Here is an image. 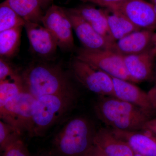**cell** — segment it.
<instances>
[{
  "mask_svg": "<svg viewBox=\"0 0 156 156\" xmlns=\"http://www.w3.org/2000/svg\"><path fill=\"white\" fill-rule=\"evenodd\" d=\"M21 77L24 89L35 98L47 95H76L67 75L57 66L34 64Z\"/></svg>",
  "mask_w": 156,
  "mask_h": 156,
  "instance_id": "1",
  "label": "cell"
},
{
  "mask_svg": "<svg viewBox=\"0 0 156 156\" xmlns=\"http://www.w3.org/2000/svg\"><path fill=\"white\" fill-rule=\"evenodd\" d=\"M96 114L112 129L124 131L142 130L151 116L142 109L114 97H101L95 105Z\"/></svg>",
  "mask_w": 156,
  "mask_h": 156,
  "instance_id": "2",
  "label": "cell"
},
{
  "mask_svg": "<svg viewBox=\"0 0 156 156\" xmlns=\"http://www.w3.org/2000/svg\"><path fill=\"white\" fill-rule=\"evenodd\" d=\"M96 132L86 118L71 119L54 137L52 152L56 156H84L94 146Z\"/></svg>",
  "mask_w": 156,
  "mask_h": 156,
  "instance_id": "3",
  "label": "cell"
},
{
  "mask_svg": "<svg viewBox=\"0 0 156 156\" xmlns=\"http://www.w3.org/2000/svg\"><path fill=\"white\" fill-rule=\"evenodd\" d=\"M76 95H47L36 98L30 135L41 136L72 107Z\"/></svg>",
  "mask_w": 156,
  "mask_h": 156,
  "instance_id": "4",
  "label": "cell"
},
{
  "mask_svg": "<svg viewBox=\"0 0 156 156\" xmlns=\"http://www.w3.org/2000/svg\"><path fill=\"white\" fill-rule=\"evenodd\" d=\"M36 98L24 89L0 108L2 121L15 128L20 134L27 131L30 135L32 128L33 109Z\"/></svg>",
  "mask_w": 156,
  "mask_h": 156,
  "instance_id": "5",
  "label": "cell"
},
{
  "mask_svg": "<svg viewBox=\"0 0 156 156\" xmlns=\"http://www.w3.org/2000/svg\"><path fill=\"white\" fill-rule=\"evenodd\" d=\"M76 58L102 71L112 77L133 83L126 69L124 56L114 50L80 48L77 52Z\"/></svg>",
  "mask_w": 156,
  "mask_h": 156,
  "instance_id": "6",
  "label": "cell"
},
{
  "mask_svg": "<svg viewBox=\"0 0 156 156\" xmlns=\"http://www.w3.org/2000/svg\"><path fill=\"white\" fill-rule=\"evenodd\" d=\"M101 7L122 14L140 29L151 30L156 27V14L153 5L144 0H123L105 3Z\"/></svg>",
  "mask_w": 156,
  "mask_h": 156,
  "instance_id": "7",
  "label": "cell"
},
{
  "mask_svg": "<svg viewBox=\"0 0 156 156\" xmlns=\"http://www.w3.org/2000/svg\"><path fill=\"white\" fill-rule=\"evenodd\" d=\"M71 69L76 80L91 92L101 97H114L112 79L106 73L76 58Z\"/></svg>",
  "mask_w": 156,
  "mask_h": 156,
  "instance_id": "8",
  "label": "cell"
},
{
  "mask_svg": "<svg viewBox=\"0 0 156 156\" xmlns=\"http://www.w3.org/2000/svg\"><path fill=\"white\" fill-rule=\"evenodd\" d=\"M41 22L54 37L58 48L66 51L74 48L73 30L66 9L51 5L44 14Z\"/></svg>",
  "mask_w": 156,
  "mask_h": 156,
  "instance_id": "9",
  "label": "cell"
},
{
  "mask_svg": "<svg viewBox=\"0 0 156 156\" xmlns=\"http://www.w3.org/2000/svg\"><path fill=\"white\" fill-rule=\"evenodd\" d=\"M73 30L83 48L89 50H112L115 51V42L98 33L83 18L71 9H66Z\"/></svg>",
  "mask_w": 156,
  "mask_h": 156,
  "instance_id": "10",
  "label": "cell"
},
{
  "mask_svg": "<svg viewBox=\"0 0 156 156\" xmlns=\"http://www.w3.org/2000/svg\"><path fill=\"white\" fill-rule=\"evenodd\" d=\"M112 77L114 97L142 109L151 117L154 115L147 92L143 91L130 81Z\"/></svg>",
  "mask_w": 156,
  "mask_h": 156,
  "instance_id": "11",
  "label": "cell"
},
{
  "mask_svg": "<svg viewBox=\"0 0 156 156\" xmlns=\"http://www.w3.org/2000/svg\"><path fill=\"white\" fill-rule=\"evenodd\" d=\"M31 48L38 55L48 57L56 52L57 43L44 26L39 23L26 22L24 25Z\"/></svg>",
  "mask_w": 156,
  "mask_h": 156,
  "instance_id": "12",
  "label": "cell"
},
{
  "mask_svg": "<svg viewBox=\"0 0 156 156\" xmlns=\"http://www.w3.org/2000/svg\"><path fill=\"white\" fill-rule=\"evenodd\" d=\"M156 56L152 49L138 54L124 56L126 69L133 83L143 82L150 78Z\"/></svg>",
  "mask_w": 156,
  "mask_h": 156,
  "instance_id": "13",
  "label": "cell"
},
{
  "mask_svg": "<svg viewBox=\"0 0 156 156\" xmlns=\"http://www.w3.org/2000/svg\"><path fill=\"white\" fill-rule=\"evenodd\" d=\"M130 145L134 153L143 156H156V136L144 130L124 131L111 129Z\"/></svg>",
  "mask_w": 156,
  "mask_h": 156,
  "instance_id": "14",
  "label": "cell"
},
{
  "mask_svg": "<svg viewBox=\"0 0 156 156\" xmlns=\"http://www.w3.org/2000/svg\"><path fill=\"white\" fill-rule=\"evenodd\" d=\"M94 145L109 156H134V152L125 140L119 138L111 129L102 128L96 131Z\"/></svg>",
  "mask_w": 156,
  "mask_h": 156,
  "instance_id": "15",
  "label": "cell"
},
{
  "mask_svg": "<svg viewBox=\"0 0 156 156\" xmlns=\"http://www.w3.org/2000/svg\"><path fill=\"white\" fill-rule=\"evenodd\" d=\"M153 34L149 30L131 33L115 42V51L123 56L143 53L151 43Z\"/></svg>",
  "mask_w": 156,
  "mask_h": 156,
  "instance_id": "16",
  "label": "cell"
},
{
  "mask_svg": "<svg viewBox=\"0 0 156 156\" xmlns=\"http://www.w3.org/2000/svg\"><path fill=\"white\" fill-rule=\"evenodd\" d=\"M71 9L92 26L98 34L112 41L116 42L112 38L110 33L106 12L89 5Z\"/></svg>",
  "mask_w": 156,
  "mask_h": 156,
  "instance_id": "17",
  "label": "cell"
},
{
  "mask_svg": "<svg viewBox=\"0 0 156 156\" xmlns=\"http://www.w3.org/2000/svg\"><path fill=\"white\" fill-rule=\"evenodd\" d=\"M5 2L26 22L41 23L44 14L39 0H5Z\"/></svg>",
  "mask_w": 156,
  "mask_h": 156,
  "instance_id": "18",
  "label": "cell"
},
{
  "mask_svg": "<svg viewBox=\"0 0 156 156\" xmlns=\"http://www.w3.org/2000/svg\"><path fill=\"white\" fill-rule=\"evenodd\" d=\"M112 12V14H107V16L110 33L115 41L131 33L140 30V29L122 14Z\"/></svg>",
  "mask_w": 156,
  "mask_h": 156,
  "instance_id": "19",
  "label": "cell"
},
{
  "mask_svg": "<svg viewBox=\"0 0 156 156\" xmlns=\"http://www.w3.org/2000/svg\"><path fill=\"white\" fill-rule=\"evenodd\" d=\"M22 27L0 32L1 58L11 57L16 53L19 47Z\"/></svg>",
  "mask_w": 156,
  "mask_h": 156,
  "instance_id": "20",
  "label": "cell"
},
{
  "mask_svg": "<svg viewBox=\"0 0 156 156\" xmlns=\"http://www.w3.org/2000/svg\"><path fill=\"white\" fill-rule=\"evenodd\" d=\"M21 76L0 81V108L24 90Z\"/></svg>",
  "mask_w": 156,
  "mask_h": 156,
  "instance_id": "21",
  "label": "cell"
},
{
  "mask_svg": "<svg viewBox=\"0 0 156 156\" xmlns=\"http://www.w3.org/2000/svg\"><path fill=\"white\" fill-rule=\"evenodd\" d=\"M26 21L14 11L5 1L0 5V32L23 27Z\"/></svg>",
  "mask_w": 156,
  "mask_h": 156,
  "instance_id": "22",
  "label": "cell"
},
{
  "mask_svg": "<svg viewBox=\"0 0 156 156\" xmlns=\"http://www.w3.org/2000/svg\"><path fill=\"white\" fill-rule=\"evenodd\" d=\"M21 134L9 124L0 121V149L2 152L7 146L20 137Z\"/></svg>",
  "mask_w": 156,
  "mask_h": 156,
  "instance_id": "23",
  "label": "cell"
},
{
  "mask_svg": "<svg viewBox=\"0 0 156 156\" xmlns=\"http://www.w3.org/2000/svg\"><path fill=\"white\" fill-rule=\"evenodd\" d=\"M2 153V156H30L27 147L20 137L7 146Z\"/></svg>",
  "mask_w": 156,
  "mask_h": 156,
  "instance_id": "24",
  "label": "cell"
},
{
  "mask_svg": "<svg viewBox=\"0 0 156 156\" xmlns=\"http://www.w3.org/2000/svg\"><path fill=\"white\" fill-rule=\"evenodd\" d=\"M17 75L9 63L3 58H1L0 59V81L14 77Z\"/></svg>",
  "mask_w": 156,
  "mask_h": 156,
  "instance_id": "25",
  "label": "cell"
},
{
  "mask_svg": "<svg viewBox=\"0 0 156 156\" xmlns=\"http://www.w3.org/2000/svg\"><path fill=\"white\" fill-rule=\"evenodd\" d=\"M142 130L149 131L156 136V117L147 120L143 126Z\"/></svg>",
  "mask_w": 156,
  "mask_h": 156,
  "instance_id": "26",
  "label": "cell"
},
{
  "mask_svg": "<svg viewBox=\"0 0 156 156\" xmlns=\"http://www.w3.org/2000/svg\"><path fill=\"white\" fill-rule=\"evenodd\" d=\"M152 106L153 109L154 114H156V86L153 87L147 92Z\"/></svg>",
  "mask_w": 156,
  "mask_h": 156,
  "instance_id": "27",
  "label": "cell"
},
{
  "mask_svg": "<svg viewBox=\"0 0 156 156\" xmlns=\"http://www.w3.org/2000/svg\"><path fill=\"white\" fill-rule=\"evenodd\" d=\"M84 2H90L97 5H98L102 6L105 3H115L120 2L123 0H80Z\"/></svg>",
  "mask_w": 156,
  "mask_h": 156,
  "instance_id": "28",
  "label": "cell"
},
{
  "mask_svg": "<svg viewBox=\"0 0 156 156\" xmlns=\"http://www.w3.org/2000/svg\"><path fill=\"white\" fill-rule=\"evenodd\" d=\"M43 9H47L53 0H39Z\"/></svg>",
  "mask_w": 156,
  "mask_h": 156,
  "instance_id": "29",
  "label": "cell"
},
{
  "mask_svg": "<svg viewBox=\"0 0 156 156\" xmlns=\"http://www.w3.org/2000/svg\"><path fill=\"white\" fill-rule=\"evenodd\" d=\"M151 44L153 45V48L152 49L156 54V33L153 34L151 39Z\"/></svg>",
  "mask_w": 156,
  "mask_h": 156,
  "instance_id": "30",
  "label": "cell"
},
{
  "mask_svg": "<svg viewBox=\"0 0 156 156\" xmlns=\"http://www.w3.org/2000/svg\"><path fill=\"white\" fill-rule=\"evenodd\" d=\"M94 151L96 156H109L105 154L94 146Z\"/></svg>",
  "mask_w": 156,
  "mask_h": 156,
  "instance_id": "31",
  "label": "cell"
},
{
  "mask_svg": "<svg viewBox=\"0 0 156 156\" xmlns=\"http://www.w3.org/2000/svg\"><path fill=\"white\" fill-rule=\"evenodd\" d=\"M35 156H56L53 153L52 151L48 152L42 153Z\"/></svg>",
  "mask_w": 156,
  "mask_h": 156,
  "instance_id": "32",
  "label": "cell"
},
{
  "mask_svg": "<svg viewBox=\"0 0 156 156\" xmlns=\"http://www.w3.org/2000/svg\"><path fill=\"white\" fill-rule=\"evenodd\" d=\"M84 156H96L95 155V151H94V146L93 147L92 149L89 153H88L87 154L85 155Z\"/></svg>",
  "mask_w": 156,
  "mask_h": 156,
  "instance_id": "33",
  "label": "cell"
},
{
  "mask_svg": "<svg viewBox=\"0 0 156 156\" xmlns=\"http://www.w3.org/2000/svg\"><path fill=\"white\" fill-rule=\"evenodd\" d=\"M152 2V5H153L154 10L156 14V0H151Z\"/></svg>",
  "mask_w": 156,
  "mask_h": 156,
  "instance_id": "34",
  "label": "cell"
},
{
  "mask_svg": "<svg viewBox=\"0 0 156 156\" xmlns=\"http://www.w3.org/2000/svg\"><path fill=\"white\" fill-rule=\"evenodd\" d=\"M134 156H143L139 154H137V153H135L134 154Z\"/></svg>",
  "mask_w": 156,
  "mask_h": 156,
  "instance_id": "35",
  "label": "cell"
}]
</instances>
